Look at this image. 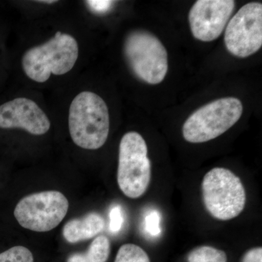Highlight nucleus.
<instances>
[{"mask_svg":"<svg viewBox=\"0 0 262 262\" xmlns=\"http://www.w3.org/2000/svg\"><path fill=\"white\" fill-rule=\"evenodd\" d=\"M110 113L102 98L91 91L77 95L71 103L69 129L72 141L84 149L104 145L110 133Z\"/></svg>","mask_w":262,"mask_h":262,"instance_id":"1","label":"nucleus"},{"mask_svg":"<svg viewBox=\"0 0 262 262\" xmlns=\"http://www.w3.org/2000/svg\"><path fill=\"white\" fill-rule=\"evenodd\" d=\"M79 55L78 43L72 35L57 32L54 37L24 53L22 68L31 80L44 83L51 75H63L75 67Z\"/></svg>","mask_w":262,"mask_h":262,"instance_id":"2","label":"nucleus"},{"mask_svg":"<svg viewBox=\"0 0 262 262\" xmlns=\"http://www.w3.org/2000/svg\"><path fill=\"white\" fill-rule=\"evenodd\" d=\"M201 187L205 208L215 220H232L244 211L246 189L241 179L229 169H211L203 177Z\"/></svg>","mask_w":262,"mask_h":262,"instance_id":"3","label":"nucleus"},{"mask_svg":"<svg viewBox=\"0 0 262 262\" xmlns=\"http://www.w3.org/2000/svg\"><path fill=\"white\" fill-rule=\"evenodd\" d=\"M244 107L238 98L215 100L198 108L182 127L183 137L192 144L216 139L235 125L242 116Z\"/></svg>","mask_w":262,"mask_h":262,"instance_id":"4","label":"nucleus"},{"mask_svg":"<svg viewBox=\"0 0 262 262\" xmlns=\"http://www.w3.org/2000/svg\"><path fill=\"white\" fill-rule=\"evenodd\" d=\"M145 140L139 133L131 131L122 136L119 147L117 184L127 198L144 195L151 181V162Z\"/></svg>","mask_w":262,"mask_h":262,"instance_id":"5","label":"nucleus"},{"mask_svg":"<svg viewBox=\"0 0 262 262\" xmlns=\"http://www.w3.org/2000/svg\"><path fill=\"white\" fill-rule=\"evenodd\" d=\"M124 54L139 80L158 84L165 79L168 70V53L154 34L144 30L129 33L124 42Z\"/></svg>","mask_w":262,"mask_h":262,"instance_id":"6","label":"nucleus"},{"mask_svg":"<svg viewBox=\"0 0 262 262\" xmlns=\"http://www.w3.org/2000/svg\"><path fill=\"white\" fill-rule=\"evenodd\" d=\"M68 200L58 191H45L24 196L15 206L19 225L34 232L51 231L59 225L68 212Z\"/></svg>","mask_w":262,"mask_h":262,"instance_id":"7","label":"nucleus"},{"mask_svg":"<svg viewBox=\"0 0 262 262\" xmlns=\"http://www.w3.org/2000/svg\"><path fill=\"white\" fill-rule=\"evenodd\" d=\"M225 42L227 51L241 58L254 54L262 46V4L245 5L229 20Z\"/></svg>","mask_w":262,"mask_h":262,"instance_id":"8","label":"nucleus"},{"mask_svg":"<svg viewBox=\"0 0 262 262\" xmlns=\"http://www.w3.org/2000/svg\"><path fill=\"white\" fill-rule=\"evenodd\" d=\"M233 0H198L189 10V22L194 37L202 42L219 38L233 13Z\"/></svg>","mask_w":262,"mask_h":262,"instance_id":"9","label":"nucleus"},{"mask_svg":"<svg viewBox=\"0 0 262 262\" xmlns=\"http://www.w3.org/2000/svg\"><path fill=\"white\" fill-rule=\"evenodd\" d=\"M15 128L34 136L44 135L51 128V122L37 103L16 98L0 105V129Z\"/></svg>","mask_w":262,"mask_h":262,"instance_id":"10","label":"nucleus"},{"mask_svg":"<svg viewBox=\"0 0 262 262\" xmlns=\"http://www.w3.org/2000/svg\"><path fill=\"white\" fill-rule=\"evenodd\" d=\"M104 220L92 212L81 218L69 221L63 229V237L70 244H76L96 237L104 229Z\"/></svg>","mask_w":262,"mask_h":262,"instance_id":"11","label":"nucleus"},{"mask_svg":"<svg viewBox=\"0 0 262 262\" xmlns=\"http://www.w3.org/2000/svg\"><path fill=\"white\" fill-rule=\"evenodd\" d=\"M110 253V239L106 236L99 235L93 241L86 252L73 253L67 262H106Z\"/></svg>","mask_w":262,"mask_h":262,"instance_id":"12","label":"nucleus"},{"mask_svg":"<svg viewBox=\"0 0 262 262\" xmlns=\"http://www.w3.org/2000/svg\"><path fill=\"white\" fill-rule=\"evenodd\" d=\"M188 262H227V256L222 250L209 246H201L192 250Z\"/></svg>","mask_w":262,"mask_h":262,"instance_id":"13","label":"nucleus"},{"mask_svg":"<svg viewBox=\"0 0 262 262\" xmlns=\"http://www.w3.org/2000/svg\"><path fill=\"white\" fill-rule=\"evenodd\" d=\"M115 262H150L146 251L137 245H122L117 253Z\"/></svg>","mask_w":262,"mask_h":262,"instance_id":"14","label":"nucleus"},{"mask_svg":"<svg viewBox=\"0 0 262 262\" xmlns=\"http://www.w3.org/2000/svg\"><path fill=\"white\" fill-rule=\"evenodd\" d=\"M0 262H34V257L28 248L15 246L0 253Z\"/></svg>","mask_w":262,"mask_h":262,"instance_id":"15","label":"nucleus"},{"mask_svg":"<svg viewBox=\"0 0 262 262\" xmlns=\"http://www.w3.org/2000/svg\"><path fill=\"white\" fill-rule=\"evenodd\" d=\"M145 229L150 235H159L161 232V228H160V216L158 211H151L146 215Z\"/></svg>","mask_w":262,"mask_h":262,"instance_id":"16","label":"nucleus"},{"mask_svg":"<svg viewBox=\"0 0 262 262\" xmlns=\"http://www.w3.org/2000/svg\"><path fill=\"white\" fill-rule=\"evenodd\" d=\"M110 229L112 232L116 233L121 229L123 223V216L120 206H117L112 208L110 213Z\"/></svg>","mask_w":262,"mask_h":262,"instance_id":"17","label":"nucleus"},{"mask_svg":"<svg viewBox=\"0 0 262 262\" xmlns=\"http://www.w3.org/2000/svg\"><path fill=\"white\" fill-rule=\"evenodd\" d=\"M88 5L91 9L98 13H106L113 6V1H104V0H95V1H87Z\"/></svg>","mask_w":262,"mask_h":262,"instance_id":"18","label":"nucleus"},{"mask_svg":"<svg viewBox=\"0 0 262 262\" xmlns=\"http://www.w3.org/2000/svg\"><path fill=\"white\" fill-rule=\"evenodd\" d=\"M241 262H262L261 247L253 248L250 249L245 253Z\"/></svg>","mask_w":262,"mask_h":262,"instance_id":"19","label":"nucleus"},{"mask_svg":"<svg viewBox=\"0 0 262 262\" xmlns=\"http://www.w3.org/2000/svg\"><path fill=\"white\" fill-rule=\"evenodd\" d=\"M37 3H46V4H53V3H57V1H53V0H48V1H37Z\"/></svg>","mask_w":262,"mask_h":262,"instance_id":"20","label":"nucleus"}]
</instances>
